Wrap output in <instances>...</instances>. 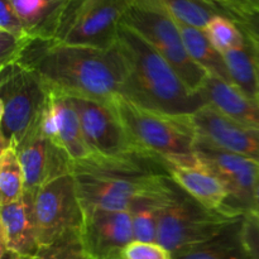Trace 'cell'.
Returning <instances> with one entry per match:
<instances>
[{
  "label": "cell",
  "mask_w": 259,
  "mask_h": 259,
  "mask_svg": "<svg viewBox=\"0 0 259 259\" xmlns=\"http://www.w3.org/2000/svg\"><path fill=\"white\" fill-rule=\"evenodd\" d=\"M18 63L34 71L50 90L103 103H113L121 95L126 76L118 43L100 50L33 39Z\"/></svg>",
  "instance_id": "6da1fadb"
},
{
  "label": "cell",
  "mask_w": 259,
  "mask_h": 259,
  "mask_svg": "<svg viewBox=\"0 0 259 259\" xmlns=\"http://www.w3.org/2000/svg\"><path fill=\"white\" fill-rule=\"evenodd\" d=\"M118 47L126 76L121 96L137 105L174 116H191L205 101L184 82L181 76L133 28L121 23Z\"/></svg>",
  "instance_id": "7a4b0ae2"
},
{
  "label": "cell",
  "mask_w": 259,
  "mask_h": 259,
  "mask_svg": "<svg viewBox=\"0 0 259 259\" xmlns=\"http://www.w3.org/2000/svg\"><path fill=\"white\" fill-rule=\"evenodd\" d=\"M134 146L149 158L162 161L194 154L197 133L190 116H174L137 105L124 96L113 101Z\"/></svg>",
  "instance_id": "3957f363"
},
{
  "label": "cell",
  "mask_w": 259,
  "mask_h": 259,
  "mask_svg": "<svg viewBox=\"0 0 259 259\" xmlns=\"http://www.w3.org/2000/svg\"><path fill=\"white\" fill-rule=\"evenodd\" d=\"M51 91L30 68L14 63L0 67L2 147H18L42 124Z\"/></svg>",
  "instance_id": "277c9868"
},
{
  "label": "cell",
  "mask_w": 259,
  "mask_h": 259,
  "mask_svg": "<svg viewBox=\"0 0 259 259\" xmlns=\"http://www.w3.org/2000/svg\"><path fill=\"white\" fill-rule=\"evenodd\" d=\"M123 23L133 28L176 70L184 82L199 94L207 78L187 53L180 24L159 0H133Z\"/></svg>",
  "instance_id": "5b68a950"
},
{
  "label": "cell",
  "mask_w": 259,
  "mask_h": 259,
  "mask_svg": "<svg viewBox=\"0 0 259 259\" xmlns=\"http://www.w3.org/2000/svg\"><path fill=\"white\" fill-rule=\"evenodd\" d=\"M242 217L207 209L179 187L161 215L157 243L174 255L218 237Z\"/></svg>",
  "instance_id": "8992f818"
},
{
  "label": "cell",
  "mask_w": 259,
  "mask_h": 259,
  "mask_svg": "<svg viewBox=\"0 0 259 259\" xmlns=\"http://www.w3.org/2000/svg\"><path fill=\"white\" fill-rule=\"evenodd\" d=\"M133 0H70L52 40L108 50Z\"/></svg>",
  "instance_id": "52a82bcc"
},
{
  "label": "cell",
  "mask_w": 259,
  "mask_h": 259,
  "mask_svg": "<svg viewBox=\"0 0 259 259\" xmlns=\"http://www.w3.org/2000/svg\"><path fill=\"white\" fill-rule=\"evenodd\" d=\"M34 215L39 249L73 232H81L83 207L73 174L43 185L34 195Z\"/></svg>",
  "instance_id": "ba28073f"
},
{
  "label": "cell",
  "mask_w": 259,
  "mask_h": 259,
  "mask_svg": "<svg viewBox=\"0 0 259 259\" xmlns=\"http://www.w3.org/2000/svg\"><path fill=\"white\" fill-rule=\"evenodd\" d=\"M70 98L77 110L83 137L94 157L106 159L149 158L133 144L113 103Z\"/></svg>",
  "instance_id": "9c48e42d"
},
{
  "label": "cell",
  "mask_w": 259,
  "mask_h": 259,
  "mask_svg": "<svg viewBox=\"0 0 259 259\" xmlns=\"http://www.w3.org/2000/svg\"><path fill=\"white\" fill-rule=\"evenodd\" d=\"M196 154L220 177L229 192L227 210L244 215L254 209L255 185L259 163L249 158L224 151L197 136Z\"/></svg>",
  "instance_id": "30bf717a"
},
{
  "label": "cell",
  "mask_w": 259,
  "mask_h": 259,
  "mask_svg": "<svg viewBox=\"0 0 259 259\" xmlns=\"http://www.w3.org/2000/svg\"><path fill=\"white\" fill-rule=\"evenodd\" d=\"M81 239L90 259H121L134 240L129 210L83 209Z\"/></svg>",
  "instance_id": "8fae6325"
},
{
  "label": "cell",
  "mask_w": 259,
  "mask_h": 259,
  "mask_svg": "<svg viewBox=\"0 0 259 259\" xmlns=\"http://www.w3.org/2000/svg\"><path fill=\"white\" fill-rule=\"evenodd\" d=\"M162 164L169 179L202 206L215 211L229 212L227 210L229 200L227 186L196 152L190 156L164 159Z\"/></svg>",
  "instance_id": "7c38bea8"
},
{
  "label": "cell",
  "mask_w": 259,
  "mask_h": 259,
  "mask_svg": "<svg viewBox=\"0 0 259 259\" xmlns=\"http://www.w3.org/2000/svg\"><path fill=\"white\" fill-rule=\"evenodd\" d=\"M200 138L259 163V128L238 123L205 104L190 116Z\"/></svg>",
  "instance_id": "4fadbf2b"
},
{
  "label": "cell",
  "mask_w": 259,
  "mask_h": 259,
  "mask_svg": "<svg viewBox=\"0 0 259 259\" xmlns=\"http://www.w3.org/2000/svg\"><path fill=\"white\" fill-rule=\"evenodd\" d=\"M25 175V192L34 194L47 182L72 174V161L45 134L42 124L15 147Z\"/></svg>",
  "instance_id": "5bb4252c"
},
{
  "label": "cell",
  "mask_w": 259,
  "mask_h": 259,
  "mask_svg": "<svg viewBox=\"0 0 259 259\" xmlns=\"http://www.w3.org/2000/svg\"><path fill=\"white\" fill-rule=\"evenodd\" d=\"M50 91V103L42 121L43 132L70 157L73 164L90 161L94 154L85 141L72 100L57 91Z\"/></svg>",
  "instance_id": "9a60e30c"
},
{
  "label": "cell",
  "mask_w": 259,
  "mask_h": 259,
  "mask_svg": "<svg viewBox=\"0 0 259 259\" xmlns=\"http://www.w3.org/2000/svg\"><path fill=\"white\" fill-rule=\"evenodd\" d=\"M2 255L7 252L35 257L39 252L34 215V194L24 192L19 200L0 205Z\"/></svg>",
  "instance_id": "2e32d148"
},
{
  "label": "cell",
  "mask_w": 259,
  "mask_h": 259,
  "mask_svg": "<svg viewBox=\"0 0 259 259\" xmlns=\"http://www.w3.org/2000/svg\"><path fill=\"white\" fill-rule=\"evenodd\" d=\"M199 94L202 96L205 104L223 115L238 123L259 128V104L248 98L233 82L207 76Z\"/></svg>",
  "instance_id": "e0dca14e"
},
{
  "label": "cell",
  "mask_w": 259,
  "mask_h": 259,
  "mask_svg": "<svg viewBox=\"0 0 259 259\" xmlns=\"http://www.w3.org/2000/svg\"><path fill=\"white\" fill-rule=\"evenodd\" d=\"M10 3L30 37L52 40L70 0H10Z\"/></svg>",
  "instance_id": "ac0fdd59"
},
{
  "label": "cell",
  "mask_w": 259,
  "mask_h": 259,
  "mask_svg": "<svg viewBox=\"0 0 259 259\" xmlns=\"http://www.w3.org/2000/svg\"><path fill=\"white\" fill-rule=\"evenodd\" d=\"M177 186L171 180L163 190L138 197L129 207L134 240L139 242H157L158 225L161 215L169 200L176 194Z\"/></svg>",
  "instance_id": "d6986e66"
},
{
  "label": "cell",
  "mask_w": 259,
  "mask_h": 259,
  "mask_svg": "<svg viewBox=\"0 0 259 259\" xmlns=\"http://www.w3.org/2000/svg\"><path fill=\"white\" fill-rule=\"evenodd\" d=\"M243 217L218 237L176 253L174 259H250L242 239Z\"/></svg>",
  "instance_id": "ffe728a7"
},
{
  "label": "cell",
  "mask_w": 259,
  "mask_h": 259,
  "mask_svg": "<svg viewBox=\"0 0 259 259\" xmlns=\"http://www.w3.org/2000/svg\"><path fill=\"white\" fill-rule=\"evenodd\" d=\"M180 29L191 60L209 76L232 82L224 56L212 46L205 30L184 24H180Z\"/></svg>",
  "instance_id": "44dd1931"
},
{
  "label": "cell",
  "mask_w": 259,
  "mask_h": 259,
  "mask_svg": "<svg viewBox=\"0 0 259 259\" xmlns=\"http://www.w3.org/2000/svg\"><path fill=\"white\" fill-rule=\"evenodd\" d=\"M159 3L177 23L199 29H205L218 15L230 18L224 7L211 0H159Z\"/></svg>",
  "instance_id": "7402d4cb"
},
{
  "label": "cell",
  "mask_w": 259,
  "mask_h": 259,
  "mask_svg": "<svg viewBox=\"0 0 259 259\" xmlns=\"http://www.w3.org/2000/svg\"><path fill=\"white\" fill-rule=\"evenodd\" d=\"M230 81L248 98L258 103V70L254 53L249 43L224 53Z\"/></svg>",
  "instance_id": "603a6c76"
},
{
  "label": "cell",
  "mask_w": 259,
  "mask_h": 259,
  "mask_svg": "<svg viewBox=\"0 0 259 259\" xmlns=\"http://www.w3.org/2000/svg\"><path fill=\"white\" fill-rule=\"evenodd\" d=\"M25 192V175L17 148L13 144L0 151V205L15 202Z\"/></svg>",
  "instance_id": "cb8c5ba5"
},
{
  "label": "cell",
  "mask_w": 259,
  "mask_h": 259,
  "mask_svg": "<svg viewBox=\"0 0 259 259\" xmlns=\"http://www.w3.org/2000/svg\"><path fill=\"white\" fill-rule=\"evenodd\" d=\"M207 38L220 53H227L247 43L244 33L239 25L227 15H218L205 28Z\"/></svg>",
  "instance_id": "d4e9b609"
},
{
  "label": "cell",
  "mask_w": 259,
  "mask_h": 259,
  "mask_svg": "<svg viewBox=\"0 0 259 259\" xmlns=\"http://www.w3.org/2000/svg\"><path fill=\"white\" fill-rule=\"evenodd\" d=\"M35 259H90L81 239V232H73L55 243L42 247Z\"/></svg>",
  "instance_id": "484cf974"
},
{
  "label": "cell",
  "mask_w": 259,
  "mask_h": 259,
  "mask_svg": "<svg viewBox=\"0 0 259 259\" xmlns=\"http://www.w3.org/2000/svg\"><path fill=\"white\" fill-rule=\"evenodd\" d=\"M34 38L18 37L0 30V63L2 67L14 65L20 61L23 52Z\"/></svg>",
  "instance_id": "4316f807"
},
{
  "label": "cell",
  "mask_w": 259,
  "mask_h": 259,
  "mask_svg": "<svg viewBox=\"0 0 259 259\" xmlns=\"http://www.w3.org/2000/svg\"><path fill=\"white\" fill-rule=\"evenodd\" d=\"M121 259H174V255L157 242L133 240L124 249Z\"/></svg>",
  "instance_id": "83f0119b"
},
{
  "label": "cell",
  "mask_w": 259,
  "mask_h": 259,
  "mask_svg": "<svg viewBox=\"0 0 259 259\" xmlns=\"http://www.w3.org/2000/svg\"><path fill=\"white\" fill-rule=\"evenodd\" d=\"M242 239L250 259H259V218L254 212L243 217Z\"/></svg>",
  "instance_id": "f1b7e54d"
},
{
  "label": "cell",
  "mask_w": 259,
  "mask_h": 259,
  "mask_svg": "<svg viewBox=\"0 0 259 259\" xmlns=\"http://www.w3.org/2000/svg\"><path fill=\"white\" fill-rule=\"evenodd\" d=\"M0 30L18 37H30L10 0H0Z\"/></svg>",
  "instance_id": "f546056e"
},
{
  "label": "cell",
  "mask_w": 259,
  "mask_h": 259,
  "mask_svg": "<svg viewBox=\"0 0 259 259\" xmlns=\"http://www.w3.org/2000/svg\"><path fill=\"white\" fill-rule=\"evenodd\" d=\"M233 20L237 23H243L245 25H249L253 29L259 32V8L242 5V7L237 8L234 10Z\"/></svg>",
  "instance_id": "4dcf8cb0"
},
{
  "label": "cell",
  "mask_w": 259,
  "mask_h": 259,
  "mask_svg": "<svg viewBox=\"0 0 259 259\" xmlns=\"http://www.w3.org/2000/svg\"><path fill=\"white\" fill-rule=\"evenodd\" d=\"M237 24L239 25V28L243 30V33H244L245 38H247L248 43H249L250 48H252L253 53H254L255 60L259 62V32L258 30L253 29L249 25L243 24V23H237Z\"/></svg>",
  "instance_id": "1f68e13d"
},
{
  "label": "cell",
  "mask_w": 259,
  "mask_h": 259,
  "mask_svg": "<svg viewBox=\"0 0 259 259\" xmlns=\"http://www.w3.org/2000/svg\"><path fill=\"white\" fill-rule=\"evenodd\" d=\"M211 2H214V3H217V4L224 7L225 9L228 10V13H229L230 18H232L233 9H235L237 7H239V4L237 3V0H211Z\"/></svg>",
  "instance_id": "d6a6232c"
},
{
  "label": "cell",
  "mask_w": 259,
  "mask_h": 259,
  "mask_svg": "<svg viewBox=\"0 0 259 259\" xmlns=\"http://www.w3.org/2000/svg\"><path fill=\"white\" fill-rule=\"evenodd\" d=\"M259 218V176L257 180V185H255V192H254V209L253 211Z\"/></svg>",
  "instance_id": "836d02e7"
},
{
  "label": "cell",
  "mask_w": 259,
  "mask_h": 259,
  "mask_svg": "<svg viewBox=\"0 0 259 259\" xmlns=\"http://www.w3.org/2000/svg\"><path fill=\"white\" fill-rule=\"evenodd\" d=\"M2 259H35V257H28V255L17 254V253L7 252L5 254L2 255Z\"/></svg>",
  "instance_id": "e575fe53"
},
{
  "label": "cell",
  "mask_w": 259,
  "mask_h": 259,
  "mask_svg": "<svg viewBox=\"0 0 259 259\" xmlns=\"http://www.w3.org/2000/svg\"><path fill=\"white\" fill-rule=\"evenodd\" d=\"M239 5H247V7L259 8V0H237Z\"/></svg>",
  "instance_id": "d590c367"
},
{
  "label": "cell",
  "mask_w": 259,
  "mask_h": 259,
  "mask_svg": "<svg viewBox=\"0 0 259 259\" xmlns=\"http://www.w3.org/2000/svg\"><path fill=\"white\" fill-rule=\"evenodd\" d=\"M255 62H257V70H258V104H259V62L257 60H255Z\"/></svg>",
  "instance_id": "8d00e7d4"
}]
</instances>
